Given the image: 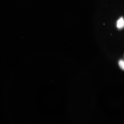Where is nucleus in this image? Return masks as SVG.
<instances>
[{
    "label": "nucleus",
    "mask_w": 124,
    "mask_h": 124,
    "mask_svg": "<svg viewBox=\"0 0 124 124\" xmlns=\"http://www.w3.org/2000/svg\"><path fill=\"white\" fill-rule=\"evenodd\" d=\"M117 25L119 29H122L124 27V21L123 18H121L117 21Z\"/></svg>",
    "instance_id": "f257e3e1"
},
{
    "label": "nucleus",
    "mask_w": 124,
    "mask_h": 124,
    "mask_svg": "<svg viewBox=\"0 0 124 124\" xmlns=\"http://www.w3.org/2000/svg\"><path fill=\"white\" fill-rule=\"evenodd\" d=\"M119 65L121 69L124 70V62L123 60H120L119 62Z\"/></svg>",
    "instance_id": "f03ea898"
}]
</instances>
